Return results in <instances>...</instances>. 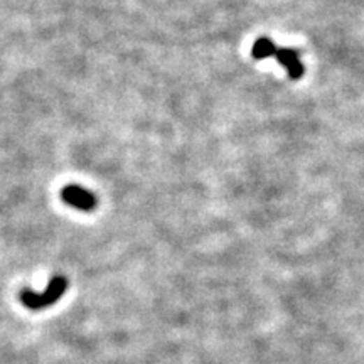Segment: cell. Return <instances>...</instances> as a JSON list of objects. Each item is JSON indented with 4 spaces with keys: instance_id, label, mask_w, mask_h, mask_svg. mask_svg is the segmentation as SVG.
Returning <instances> with one entry per match:
<instances>
[{
    "instance_id": "7a4b0ae2",
    "label": "cell",
    "mask_w": 364,
    "mask_h": 364,
    "mask_svg": "<svg viewBox=\"0 0 364 364\" xmlns=\"http://www.w3.org/2000/svg\"><path fill=\"white\" fill-rule=\"evenodd\" d=\"M252 52L256 59L270 58V56L277 58L280 61V64H284V66L287 68L290 78H300L302 73H304V68H302L297 51H293V49H277L273 46L272 41L268 39L256 41V43L253 44Z\"/></svg>"
},
{
    "instance_id": "6da1fadb",
    "label": "cell",
    "mask_w": 364,
    "mask_h": 364,
    "mask_svg": "<svg viewBox=\"0 0 364 364\" xmlns=\"http://www.w3.org/2000/svg\"><path fill=\"white\" fill-rule=\"evenodd\" d=\"M68 290V278L63 275H56L49 280L48 287L44 292H34L31 289H24L20 292V302L26 309L29 310H43L48 307L54 305L56 302H59V298L63 297V293Z\"/></svg>"
},
{
    "instance_id": "3957f363",
    "label": "cell",
    "mask_w": 364,
    "mask_h": 364,
    "mask_svg": "<svg viewBox=\"0 0 364 364\" xmlns=\"http://www.w3.org/2000/svg\"><path fill=\"white\" fill-rule=\"evenodd\" d=\"M61 199L68 204V206L75 208L80 211H93L98 206V198L93 192H89L85 187L78 186V184H68L61 189Z\"/></svg>"
}]
</instances>
